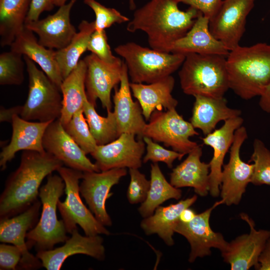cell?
Segmentation results:
<instances>
[{"label": "cell", "mask_w": 270, "mask_h": 270, "mask_svg": "<svg viewBox=\"0 0 270 270\" xmlns=\"http://www.w3.org/2000/svg\"><path fill=\"white\" fill-rule=\"evenodd\" d=\"M178 3V0H150L134 11L127 30L143 31L150 48L171 52L174 43L191 28L200 13L190 6L181 10Z\"/></svg>", "instance_id": "6da1fadb"}, {"label": "cell", "mask_w": 270, "mask_h": 270, "mask_svg": "<svg viewBox=\"0 0 270 270\" xmlns=\"http://www.w3.org/2000/svg\"><path fill=\"white\" fill-rule=\"evenodd\" d=\"M64 164L45 152L23 150L18 168L8 178L0 196V220L24 212L38 196L43 180Z\"/></svg>", "instance_id": "7a4b0ae2"}, {"label": "cell", "mask_w": 270, "mask_h": 270, "mask_svg": "<svg viewBox=\"0 0 270 270\" xmlns=\"http://www.w3.org/2000/svg\"><path fill=\"white\" fill-rule=\"evenodd\" d=\"M229 88L241 98L260 96L270 82V44L238 46L226 58Z\"/></svg>", "instance_id": "3957f363"}, {"label": "cell", "mask_w": 270, "mask_h": 270, "mask_svg": "<svg viewBox=\"0 0 270 270\" xmlns=\"http://www.w3.org/2000/svg\"><path fill=\"white\" fill-rule=\"evenodd\" d=\"M182 92L192 96L224 97L229 88L225 56L188 54L178 72Z\"/></svg>", "instance_id": "277c9868"}, {"label": "cell", "mask_w": 270, "mask_h": 270, "mask_svg": "<svg viewBox=\"0 0 270 270\" xmlns=\"http://www.w3.org/2000/svg\"><path fill=\"white\" fill-rule=\"evenodd\" d=\"M65 183L60 176L49 174L47 181L39 191L42 205L40 218L26 236L28 250L34 246L37 252L54 248L57 244L64 242L69 238L62 220H58V203L64 192Z\"/></svg>", "instance_id": "5b68a950"}, {"label": "cell", "mask_w": 270, "mask_h": 270, "mask_svg": "<svg viewBox=\"0 0 270 270\" xmlns=\"http://www.w3.org/2000/svg\"><path fill=\"white\" fill-rule=\"evenodd\" d=\"M115 52L124 58L131 82L150 84L171 76L182 65L186 55L162 52L134 42L118 46Z\"/></svg>", "instance_id": "8992f818"}, {"label": "cell", "mask_w": 270, "mask_h": 270, "mask_svg": "<svg viewBox=\"0 0 270 270\" xmlns=\"http://www.w3.org/2000/svg\"><path fill=\"white\" fill-rule=\"evenodd\" d=\"M23 58L28 76V93L20 116L28 121L50 122L59 119L62 106L60 90L33 60L24 55Z\"/></svg>", "instance_id": "52a82bcc"}, {"label": "cell", "mask_w": 270, "mask_h": 270, "mask_svg": "<svg viewBox=\"0 0 270 270\" xmlns=\"http://www.w3.org/2000/svg\"><path fill=\"white\" fill-rule=\"evenodd\" d=\"M56 171L65 183L66 198L64 202L58 200V208L67 232L71 234L78 224L86 236L110 234V232L96 220L81 200L79 180L83 177V172L63 166Z\"/></svg>", "instance_id": "ba28073f"}, {"label": "cell", "mask_w": 270, "mask_h": 270, "mask_svg": "<svg viewBox=\"0 0 270 270\" xmlns=\"http://www.w3.org/2000/svg\"><path fill=\"white\" fill-rule=\"evenodd\" d=\"M194 128L176 108L164 112L156 110L146 124L142 138L147 136L162 142L166 146L185 155L198 145L190 140V137L199 134Z\"/></svg>", "instance_id": "9c48e42d"}, {"label": "cell", "mask_w": 270, "mask_h": 270, "mask_svg": "<svg viewBox=\"0 0 270 270\" xmlns=\"http://www.w3.org/2000/svg\"><path fill=\"white\" fill-rule=\"evenodd\" d=\"M247 138L244 126H241L236 130L228 162L223 166L220 195L223 204L227 206L239 204L251 181L254 164L245 162L240 156V148Z\"/></svg>", "instance_id": "30bf717a"}, {"label": "cell", "mask_w": 270, "mask_h": 270, "mask_svg": "<svg viewBox=\"0 0 270 270\" xmlns=\"http://www.w3.org/2000/svg\"><path fill=\"white\" fill-rule=\"evenodd\" d=\"M255 0H224L217 14L210 20L212 34L230 51L240 45L246 30V18Z\"/></svg>", "instance_id": "8fae6325"}, {"label": "cell", "mask_w": 270, "mask_h": 270, "mask_svg": "<svg viewBox=\"0 0 270 270\" xmlns=\"http://www.w3.org/2000/svg\"><path fill=\"white\" fill-rule=\"evenodd\" d=\"M222 200L196 216L189 222H178L174 232L185 237L190 246L188 261L193 262L198 258L210 256L211 248L219 250L221 252L227 248L228 242L220 232L213 231L210 226V218L212 210L220 204Z\"/></svg>", "instance_id": "7c38bea8"}, {"label": "cell", "mask_w": 270, "mask_h": 270, "mask_svg": "<svg viewBox=\"0 0 270 270\" xmlns=\"http://www.w3.org/2000/svg\"><path fill=\"white\" fill-rule=\"evenodd\" d=\"M42 202L38 200L24 212L15 216L0 220V242L11 244L18 248L22 253L18 268L36 270L42 267L37 256L30 253L26 244L28 232L38 221Z\"/></svg>", "instance_id": "4fadbf2b"}, {"label": "cell", "mask_w": 270, "mask_h": 270, "mask_svg": "<svg viewBox=\"0 0 270 270\" xmlns=\"http://www.w3.org/2000/svg\"><path fill=\"white\" fill-rule=\"evenodd\" d=\"M127 174L126 168L106 171L83 172L80 192L96 220L104 226H110L112 221L106 208L112 188Z\"/></svg>", "instance_id": "5bb4252c"}, {"label": "cell", "mask_w": 270, "mask_h": 270, "mask_svg": "<svg viewBox=\"0 0 270 270\" xmlns=\"http://www.w3.org/2000/svg\"><path fill=\"white\" fill-rule=\"evenodd\" d=\"M135 134H121L116 140L97 146L90 154L100 172L116 168H139L142 163L145 143L136 140Z\"/></svg>", "instance_id": "9a60e30c"}, {"label": "cell", "mask_w": 270, "mask_h": 270, "mask_svg": "<svg viewBox=\"0 0 270 270\" xmlns=\"http://www.w3.org/2000/svg\"><path fill=\"white\" fill-rule=\"evenodd\" d=\"M83 60L86 66L85 88L88 100L96 107L99 99L103 108L112 110L111 92L120 82L123 61L107 64L92 53Z\"/></svg>", "instance_id": "2e32d148"}, {"label": "cell", "mask_w": 270, "mask_h": 270, "mask_svg": "<svg viewBox=\"0 0 270 270\" xmlns=\"http://www.w3.org/2000/svg\"><path fill=\"white\" fill-rule=\"evenodd\" d=\"M240 216L248 224L250 232L228 242L222 256L224 260L230 265L232 270H247L252 266L257 270L258 258L270 238V230H256L254 222L248 216L242 213Z\"/></svg>", "instance_id": "e0dca14e"}, {"label": "cell", "mask_w": 270, "mask_h": 270, "mask_svg": "<svg viewBox=\"0 0 270 270\" xmlns=\"http://www.w3.org/2000/svg\"><path fill=\"white\" fill-rule=\"evenodd\" d=\"M45 151L71 168L86 172H100L86 154L66 132L59 119L48 126L42 139Z\"/></svg>", "instance_id": "ac0fdd59"}, {"label": "cell", "mask_w": 270, "mask_h": 270, "mask_svg": "<svg viewBox=\"0 0 270 270\" xmlns=\"http://www.w3.org/2000/svg\"><path fill=\"white\" fill-rule=\"evenodd\" d=\"M76 0H70L43 19L25 24V27L37 34L38 42L47 48L58 50L66 47L77 32L70 20Z\"/></svg>", "instance_id": "d6986e66"}, {"label": "cell", "mask_w": 270, "mask_h": 270, "mask_svg": "<svg viewBox=\"0 0 270 270\" xmlns=\"http://www.w3.org/2000/svg\"><path fill=\"white\" fill-rule=\"evenodd\" d=\"M71 234L62 246L37 252L36 256L41 261L42 267L48 270H59L68 257L76 254H86L98 260L104 259V240L98 234L82 236L78 232V228Z\"/></svg>", "instance_id": "ffe728a7"}, {"label": "cell", "mask_w": 270, "mask_h": 270, "mask_svg": "<svg viewBox=\"0 0 270 270\" xmlns=\"http://www.w3.org/2000/svg\"><path fill=\"white\" fill-rule=\"evenodd\" d=\"M51 122L28 121L15 114L11 123L12 132L10 141L2 148L0 154L1 170L6 168L7 163L14 158L18 151L33 150L44 153L43 136Z\"/></svg>", "instance_id": "44dd1931"}, {"label": "cell", "mask_w": 270, "mask_h": 270, "mask_svg": "<svg viewBox=\"0 0 270 270\" xmlns=\"http://www.w3.org/2000/svg\"><path fill=\"white\" fill-rule=\"evenodd\" d=\"M243 122L244 119L240 116L230 118L224 121L220 128L202 138L204 144L210 146L214 150L209 163V192L213 197L220 194L224 158L234 142L236 130L242 126Z\"/></svg>", "instance_id": "7402d4cb"}, {"label": "cell", "mask_w": 270, "mask_h": 270, "mask_svg": "<svg viewBox=\"0 0 270 270\" xmlns=\"http://www.w3.org/2000/svg\"><path fill=\"white\" fill-rule=\"evenodd\" d=\"M120 86L115 88L113 96L114 113L119 136L123 133L132 134L142 137L146 122L138 101L132 97L127 67L122 60Z\"/></svg>", "instance_id": "603a6c76"}, {"label": "cell", "mask_w": 270, "mask_h": 270, "mask_svg": "<svg viewBox=\"0 0 270 270\" xmlns=\"http://www.w3.org/2000/svg\"><path fill=\"white\" fill-rule=\"evenodd\" d=\"M209 22V19L200 12L191 28L174 43L171 52L184 55L198 54L227 56L230 50L212 34Z\"/></svg>", "instance_id": "cb8c5ba5"}, {"label": "cell", "mask_w": 270, "mask_h": 270, "mask_svg": "<svg viewBox=\"0 0 270 270\" xmlns=\"http://www.w3.org/2000/svg\"><path fill=\"white\" fill-rule=\"evenodd\" d=\"M174 84L172 75L150 84L130 82L132 95L138 102L146 121L156 110L176 108L178 102L172 94Z\"/></svg>", "instance_id": "d4e9b609"}, {"label": "cell", "mask_w": 270, "mask_h": 270, "mask_svg": "<svg viewBox=\"0 0 270 270\" xmlns=\"http://www.w3.org/2000/svg\"><path fill=\"white\" fill-rule=\"evenodd\" d=\"M202 148L198 145L188 154L186 158L172 169L170 183L176 188L192 187L201 196L209 192L210 164L200 160Z\"/></svg>", "instance_id": "484cf974"}, {"label": "cell", "mask_w": 270, "mask_h": 270, "mask_svg": "<svg viewBox=\"0 0 270 270\" xmlns=\"http://www.w3.org/2000/svg\"><path fill=\"white\" fill-rule=\"evenodd\" d=\"M10 46V50L24 55L37 63L60 90L64 78L55 58L56 50L40 44L34 32L25 26Z\"/></svg>", "instance_id": "4316f807"}, {"label": "cell", "mask_w": 270, "mask_h": 270, "mask_svg": "<svg viewBox=\"0 0 270 270\" xmlns=\"http://www.w3.org/2000/svg\"><path fill=\"white\" fill-rule=\"evenodd\" d=\"M194 97L190 122L205 136L213 132L220 122L239 116L242 114L240 110L229 108L224 97L215 98L199 95Z\"/></svg>", "instance_id": "83f0119b"}, {"label": "cell", "mask_w": 270, "mask_h": 270, "mask_svg": "<svg viewBox=\"0 0 270 270\" xmlns=\"http://www.w3.org/2000/svg\"><path fill=\"white\" fill-rule=\"evenodd\" d=\"M196 200L197 196L194 195L176 204L158 206L152 215L141 222L142 228L146 234H157L166 245L172 246L174 228L180 220L181 212L192 206Z\"/></svg>", "instance_id": "f1b7e54d"}, {"label": "cell", "mask_w": 270, "mask_h": 270, "mask_svg": "<svg viewBox=\"0 0 270 270\" xmlns=\"http://www.w3.org/2000/svg\"><path fill=\"white\" fill-rule=\"evenodd\" d=\"M86 71L85 62L84 60H80L76 66L62 84V106L59 120L63 126L69 122L76 112L82 109L87 98L85 88Z\"/></svg>", "instance_id": "f546056e"}, {"label": "cell", "mask_w": 270, "mask_h": 270, "mask_svg": "<svg viewBox=\"0 0 270 270\" xmlns=\"http://www.w3.org/2000/svg\"><path fill=\"white\" fill-rule=\"evenodd\" d=\"M32 0H0V44L10 46L24 28Z\"/></svg>", "instance_id": "4dcf8cb0"}, {"label": "cell", "mask_w": 270, "mask_h": 270, "mask_svg": "<svg viewBox=\"0 0 270 270\" xmlns=\"http://www.w3.org/2000/svg\"><path fill=\"white\" fill-rule=\"evenodd\" d=\"M150 166V187L145 200L138 210L144 218L152 215L164 202L172 198L178 200L182 196V190L166 180L157 162Z\"/></svg>", "instance_id": "1f68e13d"}, {"label": "cell", "mask_w": 270, "mask_h": 270, "mask_svg": "<svg viewBox=\"0 0 270 270\" xmlns=\"http://www.w3.org/2000/svg\"><path fill=\"white\" fill-rule=\"evenodd\" d=\"M78 28V32L68 45L55 50V58L64 79L76 66L80 56L88 50L90 36L95 30L94 22L83 20Z\"/></svg>", "instance_id": "d6a6232c"}, {"label": "cell", "mask_w": 270, "mask_h": 270, "mask_svg": "<svg viewBox=\"0 0 270 270\" xmlns=\"http://www.w3.org/2000/svg\"><path fill=\"white\" fill-rule=\"evenodd\" d=\"M82 109L90 131L98 146L108 144L120 136L114 112L108 110L106 117L100 116L87 98L84 100Z\"/></svg>", "instance_id": "836d02e7"}, {"label": "cell", "mask_w": 270, "mask_h": 270, "mask_svg": "<svg viewBox=\"0 0 270 270\" xmlns=\"http://www.w3.org/2000/svg\"><path fill=\"white\" fill-rule=\"evenodd\" d=\"M63 126L86 154L94 151L98 145L90 131L83 109L76 112L69 122Z\"/></svg>", "instance_id": "e575fe53"}, {"label": "cell", "mask_w": 270, "mask_h": 270, "mask_svg": "<svg viewBox=\"0 0 270 270\" xmlns=\"http://www.w3.org/2000/svg\"><path fill=\"white\" fill-rule=\"evenodd\" d=\"M23 56L12 51L0 54V84L20 85L24 80Z\"/></svg>", "instance_id": "d590c367"}, {"label": "cell", "mask_w": 270, "mask_h": 270, "mask_svg": "<svg viewBox=\"0 0 270 270\" xmlns=\"http://www.w3.org/2000/svg\"><path fill=\"white\" fill-rule=\"evenodd\" d=\"M254 151L250 162L254 164L250 182L256 186H270V151L259 139L254 140Z\"/></svg>", "instance_id": "8d00e7d4"}, {"label": "cell", "mask_w": 270, "mask_h": 270, "mask_svg": "<svg viewBox=\"0 0 270 270\" xmlns=\"http://www.w3.org/2000/svg\"><path fill=\"white\" fill-rule=\"evenodd\" d=\"M84 3L94 12L95 30L102 31L114 24L128 22V18L114 8H107L96 0H84Z\"/></svg>", "instance_id": "74e56055"}, {"label": "cell", "mask_w": 270, "mask_h": 270, "mask_svg": "<svg viewBox=\"0 0 270 270\" xmlns=\"http://www.w3.org/2000/svg\"><path fill=\"white\" fill-rule=\"evenodd\" d=\"M142 140L146 144V153L142 158L143 163H146L148 161H152V162H160L165 163L171 168L176 159L180 160L184 156V154L174 150L164 148L148 137L143 136Z\"/></svg>", "instance_id": "f35d334b"}, {"label": "cell", "mask_w": 270, "mask_h": 270, "mask_svg": "<svg viewBox=\"0 0 270 270\" xmlns=\"http://www.w3.org/2000/svg\"><path fill=\"white\" fill-rule=\"evenodd\" d=\"M130 182L127 190V198L131 204L144 202L147 196L150 182L138 168H129Z\"/></svg>", "instance_id": "ab89813d"}, {"label": "cell", "mask_w": 270, "mask_h": 270, "mask_svg": "<svg viewBox=\"0 0 270 270\" xmlns=\"http://www.w3.org/2000/svg\"><path fill=\"white\" fill-rule=\"evenodd\" d=\"M88 50L106 63L115 64L122 62L120 58L112 54L105 30H94L90 36Z\"/></svg>", "instance_id": "60d3db41"}, {"label": "cell", "mask_w": 270, "mask_h": 270, "mask_svg": "<svg viewBox=\"0 0 270 270\" xmlns=\"http://www.w3.org/2000/svg\"><path fill=\"white\" fill-rule=\"evenodd\" d=\"M22 256V252L16 246L2 242L0 244V270H16Z\"/></svg>", "instance_id": "b9f144b4"}, {"label": "cell", "mask_w": 270, "mask_h": 270, "mask_svg": "<svg viewBox=\"0 0 270 270\" xmlns=\"http://www.w3.org/2000/svg\"><path fill=\"white\" fill-rule=\"evenodd\" d=\"M200 11L204 16L212 19L218 12L222 4V0H178Z\"/></svg>", "instance_id": "7bdbcfd3"}, {"label": "cell", "mask_w": 270, "mask_h": 270, "mask_svg": "<svg viewBox=\"0 0 270 270\" xmlns=\"http://www.w3.org/2000/svg\"><path fill=\"white\" fill-rule=\"evenodd\" d=\"M53 0H32L25 24L39 20L44 11H50L54 7Z\"/></svg>", "instance_id": "ee69618b"}, {"label": "cell", "mask_w": 270, "mask_h": 270, "mask_svg": "<svg viewBox=\"0 0 270 270\" xmlns=\"http://www.w3.org/2000/svg\"><path fill=\"white\" fill-rule=\"evenodd\" d=\"M258 270H270V238L258 258Z\"/></svg>", "instance_id": "f6af8a7d"}, {"label": "cell", "mask_w": 270, "mask_h": 270, "mask_svg": "<svg viewBox=\"0 0 270 270\" xmlns=\"http://www.w3.org/2000/svg\"><path fill=\"white\" fill-rule=\"evenodd\" d=\"M22 110V106H18L6 109L1 107L0 110V122H7L12 123L13 116L15 114L20 116Z\"/></svg>", "instance_id": "bcb514c9"}, {"label": "cell", "mask_w": 270, "mask_h": 270, "mask_svg": "<svg viewBox=\"0 0 270 270\" xmlns=\"http://www.w3.org/2000/svg\"><path fill=\"white\" fill-rule=\"evenodd\" d=\"M259 106L262 110L270 113V82L260 96Z\"/></svg>", "instance_id": "7dc6e473"}, {"label": "cell", "mask_w": 270, "mask_h": 270, "mask_svg": "<svg viewBox=\"0 0 270 270\" xmlns=\"http://www.w3.org/2000/svg\"><path fill=\"white\" fill-rule=\"evenodd\" d=\"M195 212L188 208L183 210L180 216V220L182 222H189L192 220L196 216Z\"/></svg>", "instance_id": "c3c4849f"}, {"label": "cell", "mask_w": 270, "mask_h": 270, "mask_svg": "<svg viewBox=\"0 0 270 270\" xmlns=\"http://www.w3.org/2000/svg\"><path fill=\"white\" fill-rule=\"evenodd\" d=\"M67 0H53V3L54 6L60 7L66 4Z\"/></svg>", "instance_id": "681fc988"}, {"label": "cell", "mask_w": 270, "mask_h": 270, "mask_svg": "<svg viewBox=\"0 0 270 270\" xmlns=\"http://www.w3.org/2000/svg\"><path fill=\"white\" fill-rule=\"evenodd\" d=\"M129 6L130 10H136V4L134 0H129Z\"/></svg>", "instance_id": "f907efd6"}]
</instances>
